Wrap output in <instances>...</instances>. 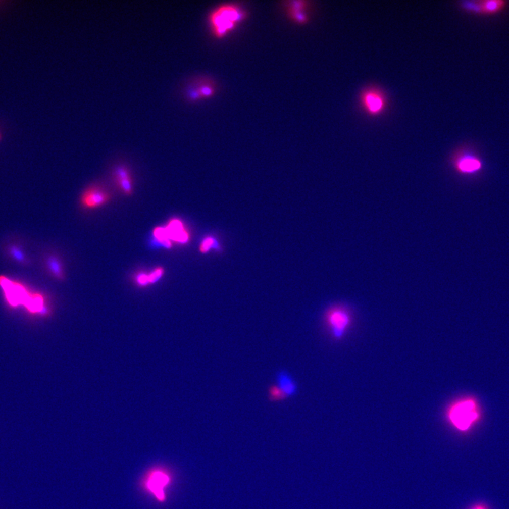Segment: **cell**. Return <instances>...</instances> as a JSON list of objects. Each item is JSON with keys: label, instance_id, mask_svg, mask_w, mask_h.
Masks as SVG:
<instances>
[{"label": "cell", "instance_id": "cell-9", "mask_svg": "<svg viewBox=\"0 0 509 509\" xmlns=\"http://www.w3.org/2000/svg\"><path fill=\"white\" fill-rule=\"evenodd\" d=\"M456 167L463 173H474L482 169L480 159L473 155H465L457 159Z\"/></svg>", "mask_w": 509, "mask_h": 509}, {"label": "cell", "instance_id": "cell-1", "mask_svg": "<svg viewBox=\"0 0 509 509\" xmlns=\"http://www.w3.org/2000/svg\"><path fill=\"white\" fill-rule=\"evenodd\" d=\"M445 416L448 424L454 429L461 433H467L480 422L482 412L477 399L466 396L450 403Z\"/></svg>", "mask_w": 509, "mask_h": 509}, {"label": "cell", "instance_id": "cell-20", "mask_svg": "<svg viewBox=\"0 0 509 509\" xmlns=\"http://www.w3.org/2000/svg\"><path fill=\"white\" fill-rule=\"evenodd\" d=\"M215 244L216 240L215 238H212V237H208V238H205L203 241L201 242L200 247H199V250L202 253H205V252H208Z\"/></svg>", "mask_w": 509, "mask_h": 509}, {"label": "cell", "instance_id": "cell-21", "mask_svg": "<svg viewBox=\"0 0 509 509\" xmlns=\"http://www.w3.org/2000/svg\"><path fill=\"white\" fill-rule=\"evenodd\" d=\"M136 282L138 285L140 286H146L149 284L148 282V275L145 273H139L136 277Z\"/></svg>", "mask_w": 509, "mask_h": 509}, {"label": "cell", "instance_id": "cell-3", "mask_svg": "<svg viewBox=\"0 0 509 509\" xmlns=\"http://www.w3.org/2000/svg\"><path fill=\"white\" fill-rule=\"evenodd\" d=\"M245 17V12L239 7L225 5L216 8L210 14L209 20L214 35L222 38L232 31Z\"/></svg>", "mask_w": 509, "mask_h": 509}, {"label": "cell", "instance_id": "cell-5", "mask_svg": "<svg viewBox=\"0 0 509 509\" xmlns=\"http://www.w3.org/2000/svg\"><path fill=\"white\" fill-rule=\"evenodd\" d=\"M111 196L100 187H93L87 189L81 197V204L86 209L100 208L109 202Z\"/></svg>", "mask_w": 509, "mask_h": 509}, {"label": "cell", "instance_id": "cell-11", "mask_svg": "<svg viewBox=\"0 0 509 509\" xmlns=\"http://www.w3.org/2000/svg\"><path fill=\"white\" fill-rule=\"evenodd\" d=\"M507 4L504 0H481V12L482 15H494L504 10Z\"/></svg>", "mask_w": 509, "mask_h": 509}, {"label": "cell", "instance_id": "cell-4", "mask_svg": "<svg viewBox=\"0 0 509 509\" xmlns=\"http://www.w3.org/2000/svg\"><path fill=\"white\" fill-rule=\"evenodd\" d=\"M324 320L330 335L335 340L344 338L351 328L352 316L344 306H334L325 312Z\"/></svg>", "mask_w": 509, "mask_h": 509}, {"label": "cell", "instance_id": "cell-17", "mask_svg": "<svg viewBox=\"0 0 509 509\" xmlns=\"http://www.w3.org/2000/svg\"><path fill=\"white\" fill-rule=\"evenodd\" d=\"M461 6L468 12H473L474 14H482L480 1L463 2Z\"/></svg>", "mask_w": 509, "mask_h": 509}, {"label": "cell", "instance_id": "cell-12", "mask_svg": "<svg viewBox=\"0 0 509 509\" xmlns=\"http://www.w3.org/2000/svg\"><path fill=\"white\" fill-rule=\"evenodd\" d=\"M45 263L46 266L53 276H54L57 279L63 280L65 276H64L63 264H62L59 258L56 256L50 254L46 258Z\"/></svg>", "mask_w": 509, "mask_h": 509}, {"label": "cell", "instance_id": "cell-13", "mask_svg": "<svg viewBox=\"0 0 509 509\" xmlns=\"http://www.w3.org/2000/svg\"><path fill=\"white\" fill-rule=\"evenodd\" d=\"M304 7L305 3L303 2H294L292 5H290V16L293 18V20L299 24L307 22V17L303 12Z\"/></svg>", "mask_w": 509, "mask_h": 509}, {"label": "cell", "instance_id": "cell-15", "mask_svg": "<svg viewBox=\"0 0 509 509\" xmlns=\"http://www.w3.org/2000/svg\"><path fill=\"white\" fill-rule=\"evenodd\" d=\"M268 397L270 400L273 401V402L284 400V399L287 398L276 384L271 385L269 388Z\"/></svg>", "mask_w": 509, "mask_h": 509}, {"label": "cell", "instance_id": "cell-10", "mask_svg": "<svg viewBox=\"0 0 509 509\" xmlns=\"http://www.w3.org/2000/svg\"><path fill=\"white\" fill-rule=\"evenodd\" d=\"M363 100L366 109L372 114L381 112L385 106L384 99L376 91H368L364 94Z\"/></svg>", "mask_w": 509, "mask_h": 509}, {"label": "cell", "instance_id": "cell-22", "mask_svg": "<svg viewBox=\"0 0 509 509\" xmlns=\"http://www.w3.org/2000/svg\"><path fill=\"white\" fill-rule=\"evenodd\" d=\"M470 509H488L487 505L484 504H476Z\"/></svg>", "mask_w": 509, "mask_h": 509}, {"label": "cell", "instance_id": "cell-8", "mask_svg": "<svg viewBox=\"0 0 509 509\" xmlns=\"http://www.w3.org/2000/svg\"><path fill=\"white\" fill-rule=\"evenodd\" d=\"M276 385L278 387L286 397H293L296 395L298 391V386L295 380L289 373L285 371H279L277 374V383Z\"/></svg>", "mask_w": 509, "mask_h": 509}, {"label": "cell", "instance_id": "cell-2", "mask_svg": "<svg viewBox=\"0 0 509 509\" xmlns=\"http://www.w3.org/2000/svg\"><path fill=\"white\" fill-rule=\"evenodd\" d=\"M0 286L5 293L7 303L12 307L24 306L30 313L40 314L46 306L41 295L30 292L22 284L14 282L7 277H0Z\"/></svg>", "mask_w": 509, "mask_h": 509}, {"label": "cell", "instance_id": "cell-18", "mask_svg": "<svg viewBox=\"0 0 509 509\" xmlns=\"http://www.w3.org/2000/svg\"><path fill=\"white\" fill-rule=\"evenodd\" d=\"M117 184H118V187H120V190L123 191L124 193L127 194V195L132 194V191H133V186H132V181L131 178L120 180Z\"/></svg>", "mask_w": 509, "mask_h": 509}, {"label": "cell", "instance_id": "cell-7", "mask_svg": "<svg viewBox=\"0 0 509 509\" xmlns=\"http://www.w3.org/2000/svg\"><path fill=\"white\" fill-rule=\"evenodd\" d=\"M166 232L169 240L176 243L185 244L189 240L188 233L184 229L183 223L178 219H172L166 226Z\"/></svg>", "mask_w": 509, "mask_h": 509}, {"label": "cell", "instance_id": "cell-19", "mask_svg": "<svg viewBox=\"0 0 509 509\" xmlns=\"http://www.w3.org/2000/svg\"><path fill=\"white\" fill-rule=\"evenodd\" d=\"M164 274V268H162V267H158V268L155 269V270L151 273L148 275V282H149V284H155V283L160 280Z\"/></svg>", "mask_w": 509, "mask_h": 509}, {"label": "cell", "instance_id": "cell-16", "mask_svg": "<svg viewBox=\"0 0 509 509\" xmlns=\"http://www.w3.org/2000/svg\"><path fill=\"white\" fill-rule=\"evenodd\" d=\"M113 176H114L115 180H116V183H118L120 180L131 178L130 171L125 166H119L116 167L114 170V172H113Z\"/></svg>", "mask_w": 509, "mask_h": 509}, {"label": "cell", "instance_id": "cell-6", "mask_svg": "<svg viewBox=\"0 0 509 509\" xmlns=\"http://www.w3.org/2000/svg\"><path fill=\"white\" fill-rule=\"evenodd\" d=\"M170 477L162 471H155L148 477L146 487L159 500L165 498L164 488L169 484Z\"/></svg>", "mask_w": 509, "mask_h": 509}, {"label": "cell", "instance_id": "cell-14", "mask_svg": "<svg viewBox=\"0 0 509 509\" xmlns=\"http://www.w3.org/2000/svg\"><path fill=\"white\" fill-rule=\"evenodd\" d=\"M8 252L11 257L13 258L14 261L18 262L20 264H28V260L26 259V256H25L24 252L21 250L20 247L18 246L17 245H11L9 247Z\"/></svg>", "mask_w": 509, "mask_h": 509}]
</instances>
